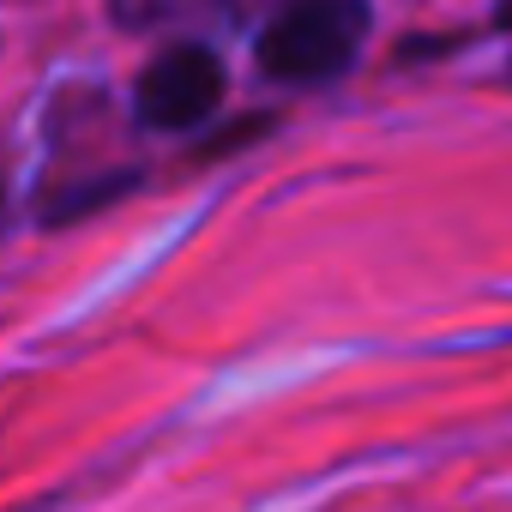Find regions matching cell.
Returning a JSON list of instances; mask_svg holds the SVG:
<instances>
[{
  "label": "cell",
  "mask_w": 512,
  "mask_h": 512,
  "mask_svg": "<svg viewBox=\"0 0 512 512\" xmlns=\"http://www.w3.org/2000/svg\"><path fill=\"white\" fill-rule=\"evenodd\" d=\"M223 7V0H115L121 31H169V25H199Z\"/></svg>",
  "instance_id": "obj_3"
},
{
  "label": "cell",
  "mask_w": 512,
  "mask_h": 512,
  "mask_svg": "<svg viewBox=\"0 0 512 512\" xmlns=\"http://www.w3.org/2000/svg\"><path fill=\"white\" fill-rule=\"evenodd\" d=\"M368 43V0H284L260 31V73L284 85L338 79Z\"/></svg>",
  "instance_id": "obj_1"
},
{
  "label": "cell",
  "mask_w": 512,
  "mask_h": 512,
  "mask_svg": "<svg viewBox=\"0 0 512 512\" xmlns=\"http://www.w3.org/2000/svg\"><path fill=\"white\" fill-rule=\"evenodd\" d=\"M223 103V61L205 49V43H175L163 49L139 85H133V115L139 127L151 133H181V127H199L205 115H217Z\"/></svg>",
  "instance_id": "obj_2"
}]
</instances>
